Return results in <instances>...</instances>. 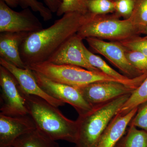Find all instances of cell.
Segmentation results:
<instances>
[{
    "label": "cell",
    "mask_w": 147,
    "mask_h": 147,
    "mask_svg": "<svg viewBox=\"0 0 147 147\" xmlns=\"http://www.w3.org/2000/svg\"><path fill=\"white\" fill-rule=\"evenodd\" d=\"M115 4V13L116 16L124 19L131 17L134 11L135 0H113Z\"/></svg>",
    "instance_id": "obj_25"
},
{
    "label": "cell",
    "mask_w": 147,
    "mask_h": 147,
    "mask_svg": "<svg viewBox=\"0 0 147 147\" xmlns=\"http://www.w3.org/2000/svg\"><path fill=\"white\" fill-rule=\"evenodd\" d=\"M0 65L13 74L18 82L20 90L23 93L41 98L57 108L63 106L65 104L50 96L44 91L38 84L33 71L30 69L19 68L1 58Z\"/></svg>",
    "instance_id": "obj_12"
},
{
    "label": "cell",
    "mask_w": 147,
    "mask_h": 147,
    "mask_svg": "<svg viewBox=\"0 0 147 147\" xmlns=\"http://www.w3.org/2000/svg\"><path fill=\"white\" fill-rule=\"evenodd\" d=\"M88 12H69L47 28L29 35L20 47L21 57L26 67L46 61L50 56L92 17Z\"/></svg>",
    "instance_id": "obj_1"
},
{
    "label": "cell",
    "mask_w": 147,
    "mask_h": 147,
    "mask_svg": "<svg viewBox=\"0 0 147 147\" xmlns=\"http://www.w3.org/2000/svg\"><path fill=\"white\" fill-rule=\"evenodd\" d=\"M85 39L92 50L104 56L125 76L132 79L143 74L129 62L125 56L124 47L118 42H106L93 37Z\"/></svg>",
    "instance_id": "obj_9"
},
{
    "label": "cell",
    "mask_w": 147,
    "mask_h": 147,
    "mask_svg": "<svg viewBox=\"0 0 147 147\" xmlns=\"http://www.w3.org/2000/svg\"><path fill=\"white\" fill-rule=\"evenodd\" d=\"M19 6L23 9L30 8L34 12H38L45 21H48L53 18V14L47 6L38 0H17Z\"/></svg>",
    "instance_id": "obj_23"
},
{
    "label": "cell",
    "mask_w": 147,
    "mask_h": 147,
    "mask_svg": "<svg viewBox=\"0 0 147 147\" xmlns=\"http://www.w3.org/2000/svg\"></svg>",
    "instance_id": "obj_32"
},
{
    "label": "cell",
    "mask_w": 147,
    "mask_h": 147,
    "mask_svg": "<svg viewBox=\"0 0 147 147\" xmlns=\"http://www.w3.org/2000/svg\"><path fill=\"white\" fill-rule=\"evenodd\" d=\"M74 87L79 90L85 100L93 106L108 102L123 95L131 94L135 90L115 82H97Z\"/></svg>",
    "instance_id": "obj_10"
},
{
    "label": "cell",
    "mask_w": 147,
    "mask_h": 147,
    "mask_svg": "<svg viewBox=\"0 0 147 147\" xmlns=\"http://www.w3.org/2000/svg\"><path fill=\"white\" fill-rule=\"evenodd\" d=\"M46 6L52 13H57L59 8L62 0H43Z\"/></svg>",
    "instance_id": "obj_28"
},
{
    "label": "cell",
    "mask_w": 147,
    "mask_h": 147,
    "mask_svg": "<svg viewBox=\"0 0 147 147\" xmlns=\"http://www.w3.org/2000/svg\"><path fill=\"white\" fill-rule=\"evenodd\" d=\"M118 42L125 49L139 51L147 57V38L144 37L138 36Z\"/></svg>",
    "instance_id": "obj_26"
},
{
    "label": "cell",
    "mask_w": 147,
    "mask_h": 147,
    "mask_svg": "<svg viewBox=\"0 0 147 147\" xmlns=\"http://www.w3.org/2000/svg\"><path fill=\"white\" fill-rule=\"evenodd\" d=\"M122 141V147H147V132L129 125L126 136Z\"/></svg>",
    "instance_id": "obj_19"
},
{
    "label": "cell",
    "mask_w": 147,
    "mask_h": 147,
    "mask_svg": "<svg viewBox=\"0 0 147 147\" xmlns=\"http://www.w3.org/2000/svg\"><path fill=\"white\" fill-rule=\"evenodd\" d=\"M26 32L0 34V57L19 68H26L21 57V45L30 34Z\"/></svg>",
    "instance_id": "obj_14"
},
{
    "label": "cell",
    "mask_w": 147,
    "mask_h": 147,
    "mask_svg": "<svg viewBox=\"0 0 147 147\" xmlns=\"http://www.w3.org/2000/svg\"><path fill=\"white\" fill-rule=\"evenodd\" d=\"M129 125H133L147 132V100L138 106L136 115L131 120Z\"/></svg>",
    "instance_id": "obj_27"
},
{
    "label": "cell",
    "mask_w": 147,
    "mask_h": 147,
    "mask_svg": "<svg viewBox=\"0 0 147 147\" xmlns=\"http://www.w3.org/2000/svg\"><path fill=\"white\" fill-rule=\"evenodd\" d=\"M83 39L77 34L69 38L46 61L57 65H69L88 70L100 71L87 60L84 51Z\"/></svg>",
    "instance_id": "obj_11"
},
{
    "label": "cell",
    "mask_w": 147,
    "mask_h": 147,
    "mask_svg": "<svg viewBox=\"0 0 147 147\" xmlns=\"http://www.w3.org/2000/svg\"><path fill=\"white\" fill-rule=\"evenodd\" d=\"M5 3L7 5L11 8H15L19 6V3L17 0H1Z\"/></svg>",
    "instance_id": "obj_29"
},
{
    "label": "cell",
    "mask_w": 147,
    "mask_h": 147,
    "mask_svg": "<svg viewBox=\"0 0 147 147\" xmlns=\"http://www.w3.org/2000/svg\"><path fill=\"white\" fill-rule=\"evenodd\" d=\"M131 94L94 105L88 113L79 115L76 120L78 131L75 147H95L103 131Z\"/></svg>",
    "instance_id": "obj_3"
},
{
    "label": "cell",
    "mask_w": 147,
    "mask_h": 147,
    "mask_svg": "<svg viewBox=\"0 0 147 147\" xmlns=\"http://www.w3.org/2000/svg\"><path fill=\"white\" fill-rule=\"evenodd\" d=\"M84 51L87 60L92 66L108 76L117 79L124 85L134 89L138 88L147 77V73H146L132 79L129 78L113 69L100 57L95 55L87 49L85 45Z\"/></svg>",
    "instance_id": "obj_16"
},
{
    "label": "cell",
    "mask_w": 147,
    "mask_h": 147,
    "mask_svg": "<svg viewBox=\"0 0 147 147\" xmlns=\"http://www.w3.org/2000/svg\"><path fill=\"white\" fill-rule=\"evenodd\" d=\"M88 10L95 15L114 13L115 4L113 0H89Z\"/></svg>",
    "instance_id": "obj_22"
},
{
    "label": "cell",
    "mask_w": 147,
    "mask_h": 147,
    "mask_svg": "<svg viewBox=\"0 0 147 147\" xmlns=\"http://www.w3.org/2000/svg\"><path fill=\"white\" fill-rule=\"evenodd\" d=\"M36 129L29 115L11 117L0 114V147H10L18 137Z\"/></svg>",
    "instance_id": "obj_13"
},
{
    "label": "cell",
    "mask_w": 147,
    "mask_h": 147,
    "mask_svg": "<svg viewBox=\"0 0 147 147\" xmlns=\"http://www.w3.org/2000/svg\"><path fill=\"white\" fill-rule=\"evenodd\" d=\"M88 1L89 0H62L56 14L58 16H60L69 12L86 13L89 12Z\"/></svg>",
    "instance_id": "obj_21"
},
{
    "label": "cell",
    "mask_w": 147,
    "mask_h": 147,
    "mask_svg": "<svg viewBox=\"0 0 147 147\" xmlns=\"http://www.w3.org/2000/svg\"><path fill=\"white\" fill-rule=\"evenodd\" d=\"M0 114L11 117L27 115L28 111L17 80L8 69L0 65Z\"/></svg>",
    "instance_id": "obj_6"
},
{
    "label": "cell",
    "mask_w": 147,
    "mask_h": 147,
    "mask_svg": "<svg viewBox=\"0 0 147 147\" xmlns=\"http://www.w3.org/2000/svg\"><path fill=\"white\" fill-rule=\"evenodd\" d=\"M129 19L141 34L147 26V0H135L134 11Z\"/></svg>",
    "instance_id": "obj_20"
},
{
    "label": "cell",
    "mask_w": 147,
    "mask_h": 147,
    "mask_svg": "<svg viewBox=\"0 0 147 147\" xmlns=\"http://www.w3.org/2000/svg\"><path fill=\"white\" fill-rule=\"evenodd\" d=\"M125 50L127 59L132 66L142 74L147 73V57L139 51Z\"/></svg>",
    "instance_id": "obj_24"
},
{
    "label": "cell",
    "mask_w": 147,
    "mask_h": 147,
    "mask_svg": "<svg viewBox=\"0 0 147 147\" xmlns=\"http://www.w3.org/2000/svg\"><path fill=\"white\" fill-rule=\"evenodd\" d=\"M76 34L83 39L93 37L115 42H120L141 34L129 18L121 20L114 13L94 15Z\"/></svg>",
    "instance_id": "obj_4"
},
{
    "label": "cell",
    "mask_w": 147,
    "mask_h": 147,
    "mask_svg": "<svg viewBox=\"0 0 147 147\" xmlns=\"http://www.w3.org/2000/svg\"><path fill=\"white\" fill-rule=\"evenodd\" d=\"M138 108H134L123 115H116L103 131L95 147H115L136 115Z\"/></svg>",
    "instance_id": "obj_15"
},
{
    "label": "cell",
    "mask_w": 147,
    "mask_h": 147,
    "mask_svg": "<svg viewBox=\"0 0 147 147\" xmlns=\"http://www.w3.org/2000/svg\"><path fill=\"white\" fill-rule=\"evenodd\" d=\"M21 92L36 129L55 141L76 143L78 131L76 121L67 118L58 108L42 98Z\"/></svg>",
    "instance_id": "obj_2"
},
{
    "label": "cell",
    "mask_w": 147,
    "mask_h": 147,
    "mask_svg": "<svg viewBox=\"0 0 147 147\" xmlns=\"http://www.w3.org/2000/svg\"><path fill=\"white\" fill-rule=\"evenodd\" d=\"M147 100V76L141 85L134 90L116 115H125Z\"/></svg>",
    "instance_id": "obj_18"
},
{
    "label": "cell",
    "mask_w": 147,
    "mask_h": 147,
    "mask_svg": "<svg viewBox=\"0 0 147 147\" xmlns=\"http://www.w3.org/2000/svg\"><path fill=\"white\" fill-rule=\"evenodd\" d=\"M42 23L30 8L16 11L0 0V32L32 33L43 29Z\"/></svg>",
    "instance_id": "obj_8"
},
{
    "label": "cell",
    "mask_w": 147,
    "mask_h": 147,
    "mask_svg": "<svg viewBox=\"0 0 147 147\" xmlns=\"http://www.w3.org/2000/svg\"><path fill=\"white\" fill-rule=\"evenodd\" d=\"M143 34H144L145 35H146L145 36H144V37L147 38V26L145 28Z\"/></svg>",
    "instance_id": "obj_31"
},
{
    "label": "cell",
    "mask_w": 147,
    "mask_h": 147,
    "mask_svg": "<svg viewBox=\"0 0 147 147\" xmlns=\"http://www.w3.org/2000/svg\"><path fill=\"white\" fill-rule=\"evenodd\" d=\"M115 147H122V141L121 140L120 141V142L118 143L116 145V146Z\"/></svg>",
    "instance_id": "obj_30"
},
{
    "label": "cell",
    "mask_w": 147,
    "mask_h": 147,
    "mask_svg": "<svg viewBox=\"0 0 147 147\" xmlns=\"http://www.w3.org/2000/svg\"><path fill=\"white\" fill-rule=\"evenodd\" d=\"M26 68L40 74L55 82L74 87L85 86L100 82L121 83L117 79L101 71H90L77 66L57 65L45 61L31 65L27 66Z\"/></svg>",
    "instance_id": "obj_5"
},
{
    "label": "cell",
    "mask_w": 147,
    "mask_h": 147,
    "mask_svg": "<svg viewBox=\"0 0 147 147\" xmlns=\"http://www.w3.org/2000/svg\"><path fill=\"white\" fill-rule=\"evenodd\" d=\"M9 147H59L57 142L36 129L21 135Z\"/></svg>",
    "instance_id": "obj_17"
},
{
    "label": "cell",
    "mask_w": 147,
    "mask_h": 147,
    "mask_svg": "<svg viewBox=\"0 0 147 147\" xmlns=\"http://www.w3.org/2000/svg\"><path fill=\"white\" fill-rule=\"evenodd\" d=\"M33 72L38 84L44 91L50 96L71 105L79 116L88 113L93 108L75 87L55 82L36 71Z\"/></svg>",
    "instance_id": "obj_7"
}]
</instances>
